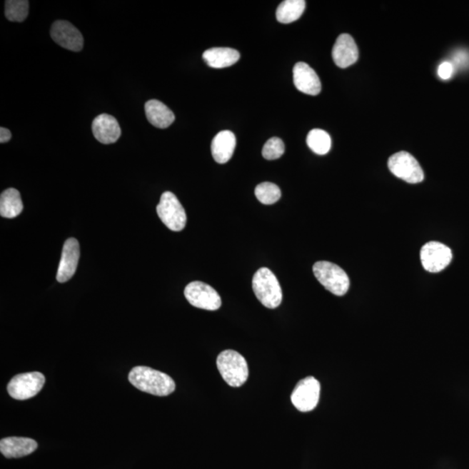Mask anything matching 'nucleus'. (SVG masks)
Listing matches in <instances>:
<instances>
[{
    "label": "nucleus",
    "instance_id": "nucleus-22",
    "mask_svg": "<svg viewBox=\"0 0 469 469\" xmlns=\"http://www.w3.org/2000/svg\"><path fill=\"white\" fill-rule=\"evenodd\" d=\"M307 144L316 154L326 155L331 151V138L326 131L314 129L308 134Z\"/></svg>",
    "mask_w": 469,
    "mask_h": 469
},
{
    "label": "nucleus",
    "instance_id": "nucleus-26",
    "mask_svg": "<svg viewBox=\"0 0 469 469\" xmlns=\"http://www.w3.org/2000/svg\"><path fill=\"white\" fill-rule=\"evenodd\" d=\"M455 67L453 66L451 62L445 61L443 64H440L437 74H438L439 78L443 80H448L453 77L454 75Z\"/></svg>",
    "mask_w": 469,
    "mask_h": 469
},
{
    "label": "nucleus",
    "instance_id": "nucleus-21",
    "mask_svg": "<svg viewBox=\"0 0 469 469\" xmlns=\"http://www.w3.org/2000/svg\"><path fill=\"white\" fill-rule=\"evenodd\" d=\"M306 6V2L304 0H286L279 5L276 11V19L283 24L295 22L303 15Z\"/></svg>",
    "mask_w": 469,
    "mask_h": 469
},
{
    "label": "nucleus",
    "instance_id": "nucleus-13",
    "mask_svg": "<svg viewBox=\"0 0 469 469\" xmlns=\"http://www.w3.org/2000/svg\"><path fill=\"white\" fill-rule=\"evenodd\" d=\"M359 51L350 34L340 35L332 50V58L336 66L347 68L358 61Z\"/></svg>",
    "mask_w": 469,
    "mask_h": 469
},
{
    "label": "nucleus",
    "instance_id": "nucleus-11",
    "mask_svg": "<svg viewBox=\"0 0 469 469\" xmlns=\"http://www.w3.org/2000/svg\"><path fill=\"white\" fill-rule=\"evenodd\" d=\"M51 36L58 45L65 49L74 51L83 49V35L77 28L66 20H58L52 24Z\"/></svg>",
    "mask_w": 469,
    "mask_h": 469
},
{
    "label": "nucleus",
    "instance_id": "nucleus-18",
    "mask_svg": "<svg viewBox=\"0 0 469 469\" xmlns=\"http://www.w3.org/2000/svg\"><path fill=\"white\" fill-rule=\"evenodd\" d=\"M146 118L152 126L160 129L171 126L174 122L175 115L166 104L156 99L149 100L144 106Z\"/></svg>",
    "mask_w": 469,
    "mask_h": 469
},
{
    "label": "nucleus",
    "instance_id": "nucleus-27",
    "mask_svg": "<svg viewBox=\"0 0 469 469\" xmlns=\"http://www.w3.org/2000/svg\"><path fill=\"white\" fill-rule=\"evenodd\" d=\"M454 61L456 66L464 67L469 62V56L466 51H459L455 55Z\"/></svg>",
    "mask_w": 469,
    "mask_h": 469
},
{
    "label": "nucleus",
    "instance_id": "nucleus-25",
    "mask_svg": "<svg viewBox=\"0 0 469 469\" xmlns=\"http://www.w3.org/2000/svg\"><path fill=\"white\" fill-rule=\"evenodd\" d=\"M286 151L283 140L279 138H272L268 140L263 148V158L267 160L278 159Z\"/></svg>",
    "mask_w": 469,
    "mask_h": 469
},
{
    "label": "nucleus",
    "instance_id": "nucleus-8",
    "mask_svg": "<svg viewBox=\"0 0 469 469\" xmlns=\"http://www.w3.org/2000/svg\"><path fill=\"white\" fill-rule=\"evenodd\" d=\"M184 296L192 306L202 310L218 311L222 306L221 298L215 288L199 281L188 284Z\"/></svg>",
    "mask_w": 469,
    "mask_h": 469
},
{
    "label": "nucleus",
    "instance_id": "nucleus-16",
    "mask_svg": "<svg viewBox=\"0 0 469 469\" xmlns=\"http://www.w3.org/2000/svg\"><path fill=\"white\" fill-rule=\"evenodd\" d=\"M38 443L26 437H6L0 440V452L6 458H21L37 450Z\"/></svg>",
    "mask_w": 469,
    "mask_h": 469
},
{
    "label": "nucleus",
    "instance_id": "nucleus-14",
    "mask_svg": "<svg viewBox=\"0 0 469 469\" xmlns=\"http://www.w3.org/2000/svg\"><path fill=\"white\" fill-rule=\"evenodd\" d=\"M293 79L296 89L304 94L316 96L322 90L318 74L306 63L296 64L293 69Z\"/></svg>",
    "mask_w": 469,
    "mask_h": 469
},
{
    "label": "nucleus",
    "instance_id": "nucleus-24",
    "mask_svg": "<svg viewBox=\"0 0 469 469\" xmlns=\"http://www.w3.org/2000/svg\"><path fill=\"white\" fill-rule=\"evenodd\" d=\"M255 194L258 201L266 206L278 202L282 196L280 188L276 184L268 182L258 184L256 188Z\"/></svg>",
    "mask_w": 469,
    "mask_h": 469
},
{
    "label": "nucleus",
    "instance_id": "nucleus-10",
    "mask_svg": "<svg viewBox=\"0 0 469 469\" xmlns=\"http://www.w3.org/2000/svg\"><path fill=\"white\" fill-rule=\"evenodd\" d=\"M453 258L452 251L443 243L430 242L420 250V261L425 270L437 273L450 266Z\"/></svg>",
    "mask_w": 469,
    "mask_h": 469
},
{
    "label": "nucleus",
    "instance_id": "nucleus-6",
    "mask_svg": "<svg viewBox=\"0 0 469 469\" xmlns=\"http://www.w3.org/2000/svg\"><path fill=\"white\" fill-rule=\"evenodd\" d=\"M388 169L400 179L410 183L423 181L424 173L418 161L406 151L392 155L388 162Z\"/></svg>",
    "mask_w": 469,
    "mask_h": 469
},
{
    "label": "nucleus",
    "instance_id": "nucleus-1",
    "mask_svg": "<svg viewBox=\"0 0 469 469\" xmlns=\"http://www.w3.org/2000/svg\"><path fill=\"white\" fill-rule=\"evenodd\" d=\"M128 378L138 390L156 396L169 395L176 388L175 382L171 376L149 367H134Z\"/></svg>",
    "mask_w": 469,
    "mask_h": 469
},
{
    "label": "nucleus",
    "instance_id": "nucleus-9",
    "mask_svg": "<svg viewBox=\"0 0 469 469\" xmlns=\"http://www.w3.org/2000/svg\"><path fill=\"white\" fill-rule=\"evenodd\" d=\"M321 385L313 376L301 380L292 392L291 403L301 412L314 410L320 398Z\"/></svg>",
    "mask_w": 469,
    "mask_h": 469
},
{
    "label": "nucleus",
    "instance_id": "nucleus-15",
    "mask_svg": "<svg viewBox=\"0 0 469 469\" xmlns=\"http://www.w3.org/2000/svg\"><path fill=\"white\" fill-rule=\"evenodd\" d=\"M92 132L98 141L104 144H110L118 141L121 136V128L114 117L108 114H101L92 122Z\"/></svg>",
    "mask_w": 469,
    "mask_h": 469
},
{
    "label": "nucleus",
    "instance_id": "nucleus-4",
    "mask_svg": "<svg viewBox=\"0 0 469 469\" xmlns=\"http://www.w3.org/2000/svg\"><path fill=\"white\" fill-rule=\"evenodd\" d=\"M313 272L319 283L332 294L343 296L350 288V278L346 272L335 263L320 261L313 266Z\"/></svg>",
    "mask_w": 469,
    "mask_h": 469
},
{
    "label": "nucleus",
    "instance_id": "nucleus-20",
    "mask_svg": "<svg viewBox=\"0 0 469 469\" xmlns=\"http://www.w3.org/2000/svg\"><path fill=\"white\" fill-rule=\"evenodd\" d=\"M24 208L19 191L10 188L2 192L0 196V215L6 218H14L21 213Z\"/></svg>",
    "mask_w": 469,
    "mask_h": 469
},
{
    "label": "nucleus",
    "instance_id": "nucleus-2",
    "mask_svg": "<svg viewBox=\"0 0 469 469\" xmlns=\"http://www.w3.org/2000/svg\"><path fill=\"white\" fill-rule=\"evenodd\" d=\"M216 366L224 382L231 387L239 388L247 382L248 363L238 352L228 350L220 353L216 359Z\"/></svg>",
    "mask_w": 469,
    "mask_h": 469
},
{
    "label": "nucleus",
    "instance_id": "nucleus-19",
    "mask_svg": "<svg viewBox=\"0 0 469 469\" xmlns=\"http://www.w3.org/2000/svg\"><path fill=\"white\" fill-rule=\"evenodd\" d=\"M203 59L208 66L221 69V68L233 66L238 62L240 54L232 48L216 47L204 51Z\"/></svg>",
    "mask_w": 469,
    "mask_h": 469
},
{
    "label": "nucleus",
    "instance_id": "nucleus-28",
    "mask_svg": "<svg viewBox=\"0 0 469 469\" xmlns=\"http://www.w3.org/2000/svg\"><path fill=\"white\" fill-rule=\"evenodd\" d=\"M11 138V131L6 128H0V143H4L10 141Z\"/></svg>",
    "mask_w": 469,
    "mask_h": 469
},
{
    "label": "nucleus",
    "instance_id": "nucleus-5",
    "mask_svg": "<svg viewBox=\"0 0 469 469\" xmlns=\"http://www.w3.org/2000/svg\"><path fill=\"white\" fill-rule=\"evenodd\" d=\"M159 218L172 231H181L186 226V211L176 196L171 191H166L161 196L156 206Z\"/></svg>",
    "mask_w": 469,
    "mask_h": 469
},
{
    "label": "nucleus",
    "instance_id": "nucleus-12",
    "mask_svg": "<svg viewBox=\"0 0 469 469\" xmlns=\"http://www.w3.org/2000/svg\"><path fill=\"white\" fill-rule=\"evenodd\" d=\"M80 258V248L77 239H67L64 244L61 259L58 268L57 280L66 283L74 276Z\"/></svg>",
    "mask_w": 469,
    "mask_h": 469
},
{
    "label": "nucleus",
    "instance_id": "nucleus-23",
    "mask_svg": "<svg viewBox=\"0 0 469 469\" xmlns=\"http://www.w3.org/2000/svg\"><path fill=\"white\" fill-rule=\"evenodd\" d=\"M29 14V2L26 0H7L5 14L8 20L22 22Z\"/></svg>",
    "mask_w": 469,
    "mask_h": 469
},
{
    "label": "nucleus",
    "instance_id": "nucleus-7",
    "mask_svg": "<svg viewBox=\"0 0 469 469\" xmlns=\"http://www.w3.org/2000/svg\"><path fill=\"white\" fill-rule=\"evenodd\" d=\"M46 383L45 376L39 372L24 373L15 375L7 385L11 398L23 400L34 398L42 390Z\"/></svg>",
    "mask_w": 469,
    "mask_h": 469
},
{
    "label": "nucleus",
    "instance_id": "nucleus-3",
    "mask_svg": "<svg viewBox=\"0 0 469 469\" xmlns=\"http://www.w3.org/2000/svg\"><path fill=\"white\" fill-rule=\"evenodd\" d=\"M252 288L263 306L276 308L282 303V288L273 272L268 268H261L256 272L252 280Z\"/></svg>",
    "mask_w": 469,
    "mask_h": 469
},
{
    "label": "nucleus",
    "instance_id": "nucleus-17",
    "mask_svg": "<svg viewBox=\"0 0 469 469\" xmlns=\"http://www.w3.org/2000/svg\"><path fill=\"white\" fill-rule=\"evenodd\" d=\"M236 137L231 131H220L215 136L211 143V153L215 161L226 163L234 154Z\"/></svg>",
    "mask_w": 469,
    "mask_h": 469
}]
</instances>
